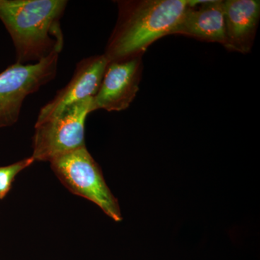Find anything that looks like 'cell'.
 <instances>
[{
  "label": "cell",
  "mask_w": 260,
  "mask_h": 260,
  "mask_svg": "<svg viewBox=\"0 0 260 260\" xmlns=\"http://www.w3.org/2000/svg\"><path fill=\"white\" fill-rule=\"evenodd\" d=\"M66 0H0V20L9 32L17 62L34 64L64 47L61 27Z\"/></svg>",
  "instance_id": "obj_1"
},
{
  "label": "cell",
  "mask_w": 260,
  "mask_h": 260,
  "mask_svg": "<svg viewBox=\"0 0 260 260\" xmlns=\"http://www.w3.org/2000/svg\"><path fill=\"white\" fill-rule=\"evenodd\" d=\"M118 17L104 55L108 61L143 56L148 48L170 35L189 0H120Z\"/></svg>",
  "instance_id": "obj_2"
},
{
  "label": "cell",
  "mask_w": 260,
  "mask_h": 260,
  "mask_svg": "<svg viewBox=\"0 0 260 260\" xmlns=\"http://www.w3.org/2000/svg\"><path fill=\"white\" fill-rule=\"evenodd\" d=\"M51 169L73 194L95 203L109 218L122 220L119 203L104 179L102 169L83 147L50 161Z\"/></svg>",
  "instance_id": "obj_3"
},
{
  "label": "cell",
  "mask_w": 260,
  "mask_h": 260,
  "mask_svg": "<svg viewBox=\"0 0 260 260\" xmlns=\"http://www.w3.org/2000/svg\"><path fill=\"white\" fill-rule=\"evenodd\" d=\"M93 112V98H90L36 124L32 155L35 161L50 162L56 157L85 147V120Z\"/></svg>",
  "instance_id": "obj_4"
},
{
  "label": "cell",
  "mask_w": 260,
  "mask_h": 260,
  "mask_svg": "<svg viewBox=\"0 0 260 260\" xmlns=\"http://www.w3.org/2000/svg\"><path fill=\"white\" fill-rule=\"evenodd\" d=\"M59 54L34 64L15 62L0 73V128L18 121L24 101L55 78Z\"/></svg>",
  "instance_id": "obj_5"
},
{
  "label": "cell",
  "mask_w": 260,
  "mask_h": 260,
  "mask_svg": "<svg viewBox=\"0 0 260 260\" xmlns=\"http://www.w3.org/2000/svg\"><path fill=\"white\" fill-rule=\"evenodd\" d=\"M143 56L109 61L97 93L93 111L121 112L129 108L139 91L143 75Z\"/></svg>",
  "instance_id": "obj_6"
},
{
  "label": "cell",
  "mask_w": 260,
  "mask_h": 260,
  "mask_svg": "<svg viewBox=\"0 0 260 260\" xmlns=\"http://www.w3.org/2000/svg\"><path fill=\"white\" fill-rule=\"evenodd\" d=\"M108 63L104 54L90 56L80 60L69 83L42 107L36 124L47 120L70 106L95 96Z\"/></svg>",
  "instance_id": "obj_7"
},
{
  "label": "cell",
  "mask_w": 260,
  "mask_h": 260,
  "mask_svg": "<svg viewBox=\"0 0 260 260\" xmlns=\"http://www.w3.org/2000/svg\"><path fill=\"white\" fill-rule=\"evenodd\" d=\"M223 3L222 0H189V6L170 35L186 36L225 47Z\"/></svg>",
  "instance_id": "obj_8"
},
{
  "label": "cell",
  "mask_w": 260,
  "mask_h": 260,
  "mask_svg": "<svg viewBox=\"0 0 260 260\" xmlns=\"http://www.w3.org/2000/svg\"><path fill=\"white\" fill-rule=\"evenodd\" d=\"M225 45L227 50L250 52L260 18L259 0L224 1Z\"/></svg>",
  "instance_id": "obj_9"
},
{
  "label": "cell",
  "mask_w": 260,
  "mask_h": 260,
  "mask_svg": "<svg viewBox=\"0 0 260 260\" xmlns=\"http://www.w3.org/2000/svg\"><path fill=\"white\" fill-rule=\"evenodd\" d=\"M34 161L35 160L31 156L9 166L0 167V200L4 199L8 194L19 173L31 166Z\"/></svg>",
  "instance_id": "obj_10"
}]
</instances>
